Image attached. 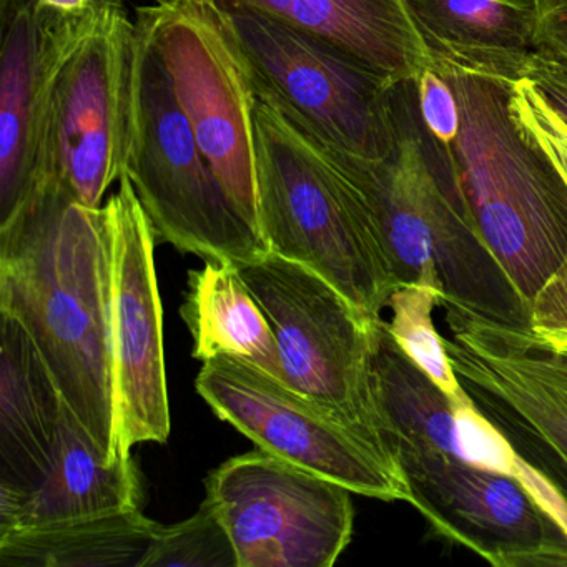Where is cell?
<instances>
[{"label":"cell","instance_id":"obj_24","mask_svg":"<svg viewBox=\"0 0 567 567\" xmlns=\"http://www.w3.org/2000/svg\"><path fill=\"white\" fill-rule=\"evenodd\" d=\"M441 307V293L424 285L398 287L388 301L391 321H388L401 350L447 394L451 403H471V396L454 373L447 357L446 341L434 327V308Z\"/></svg>","mask_w":567,"mask_h":567},{"label":"cell","instance_id":"obj_21","mask_svg":"<svg viewBox=\"0 0 567 567\" xmlns=\"http://www.w3.org/2000/svg\"><path fill=\"white\" fill-rule=\"evenodd\" d=\"M373 333L374 393L393 456L396 444L403 443L436 447L461 460L456 406L401 350L383 317L374 321Z\"/></svg>","mask_w":567,"mask_h":567},{"label":"cell","instance_id":"obj_26","mask_svg":"<svg viewBox=\"0 0 567 567\" xmlns=\"http://www.w3.org/2000/svg\"><path fill=\"white\" fill-rule=\"evenodd\" d=\"M414 85H416L417 109H420L424 128L440 145L441 151H451L461 124L456 92L433 64L421 72Z\"/></svg>","mask_w":567,"mask_h":567},{"label":"cell","instance_id":"obj_13","mask_svg":"<svg viewBox=\"0 0 567 567\" xmlns=\"http://www.w3.org/2000/svg\"><path fill=\"white\" fill-rule=\"evenodd\" d=\"M104 210L111 281L112 351L117 396L118 453L171 436L162 301L155 271L154 227L131 178Z\"/></svg>","mask_w":567,"mask_h":567},{"label":"cell","instance_id":"obj_12","mask_svg":"<svg viewBox=\"0 0 567 567\" xmlns=\"http://www.w3.org/2000/svg\"><path fill=\"white\" fill-rule=\"evenodd\" d=\"M394 457L437 536L494 567H567V530L516 477L436 447L400 443Z\"/></svg>","mask_w":567,"mask_h":567},{"label":"cell","instance_id":"obj_14","mask_svg":"<svg viewBox=\"0 0 567 567\" xmlns=\"http://www.w3.org/2000/svg\"><path fill=\"white\" fill-rule=\"evenodd\" d=\"M447 357L481 413L567 503V390L527 350L519 327L450 305Z\"/></svg>","mask_w":567,"mask_h":567},{"label":"cell","instance_id":"obj_22","mask_svg":"<svg viewBox=\"0 0 567 567\" xmlns=\"http://www.w3.org/2000/svg\"><path fill=\"white\" fill-rule=\"evenodd\" d=\"M430 52L527 55L537 51L534 0H408Z\"/></svg>","mask_w":567,"mask_h":567},{"label":"cell","instance_id":"obj_2","mask_svg":"<svg viewBox=\"0 0 567 567\" xmlns=\"http://www.w3.org/2000/svg\"><path fill=\"white\" fill-rule=\"evenodd\" d=\"M430 55L460 102V132L444 154L474 224L530 308L567 258V181L511 115V92L529 55Z\"/></svg>","mask_w":567,"mask_h":567},{"label":"cell","instance_id":"obj_6","mask_svg":"<svg viewBox=\"0 0 567 567\" xmlns=\"http://www.w3.org/2000/svg\"><path fill=\"white\" fill-rule=\"evenodd\" d=\"M258 94L344 157L380 164L396 147V82L237 0H218Z\"/></svg>","mask_w":567,"mask_h":567},{"label":"cell","instance_id":"obj_30","mask_svg":"<svg viewBox=\"0 0 567 567\" xmlns=\"http://www.w3.org/2000/svg\"><path fill=\"white\" fill-rule=\"evenodd\" d=\"M89 0H39L42 8L51 9L55 12H74L84 8Z\"/></svg>","mask_w":567,"mask_h":567},{"label":"cell","instance_id":"obj_27","mask_svg":"<svg viewBox=\"0 0 567 567\" xmlns=\"http://www.w3.org/2000/svg\"><path fill=\"white\" fill-rule=\"evenodd\" d=\"M523 79L537 89L544 101L567 124V59L533 52L524 62Z\"/></svg>","mask_w":567,"mask_h":567},{"label":"cell","instance_id":"obj_31","mask_svg":"<svg viewBox=\"0 0 567 567\" xmlns=\"http://www.w3.org/2000/svg\"><path fill=\"white\" fill-rule=\"evenodd\" d=\"M519 333H520V337H523L524 343H526L527 350L530 351V354H533V357L536 358V360L539 361V363L543 364V367L546 368V370L549 371L550 374H554V377H556L557 380H559L560 383H563V386L566 388V390H567V377H566V374L557 373L556 370H553V368H550L549 364L544 363V361L540 360L539 357H537L536 351H534V348L530 347L529 340H527V330H526V328H524V330H523V328H519Z\"/></svg>","mask_w":567,"mask_h":567},{"label":"cell","instance_id":"obj_15","mask_svg":"<svg viewBox=\"0 0 567 567\" xmlns=\"http://www.w3.org/2000/svg\"><path fill=\"white\" fill-rule=\"evenodd\" d=\"M0 227L44 187L45 21L39 0H0Z\"/></svg>","mask_w":567,"mask_h":567},{"label":"cell","instance_id":"obj_18","mask_svg":"<svg viewBox=\"0 0 567 567\" xmlns=\"http://www.w3.org/2000/svg\"><path fill=\"white\" fill-rule=\"evenodd\" d=\"M0 315V484L29 493L48 473L65 400L28 331Z\"/></svg>","mask_w":567,"mask_h":567},{"label":"cell","instance_id":"obj_1","mask_svg":"<svg viewBox=\"0 0 567 567\" xmlns=\"http://www.w3.org/2000/svg\"><path fill=\"white\" fill-rule=\"evenodd\" d=\"M0 313L18 320L109 461L118 453L104 210L48 184L0 227Z\"/></svg>","mask_w":567,"mask_h":567},{"label":"cell","instance_id":"obj_11","mask_svg":"<svg viewBox=\"0 0 567 567\" xmlns=\"http://www.w3.org/2000/svg\"><path fill=\"white\" fill-rule=\"evenodd\" d=\"M205 491L238 567H331L353 537L348 487L261 447L215 467Z\"/></svg>","mask_w":567,"mask_h":567},{"label":"cell","instance_id":"obj_9","mask_svg":"<svg viewBox=\"0 0 567 567\" xmlns=\"http://www.w3.org/2000/svg\"><path fill=\"white\" fill-rule=\"evenodd\" d=\"M238 270L274 330L287 386L391 453L374 393L377 320L310 268L270 251Z\"/></svg>","mask_w":567,"mask_h":567},{"label":"cell","instance_id":"obj_20","mask_svg":"<svg viewBox=\"0 0 567 567\" xmlns=\"http://www.w3.org/2000/svg\"><path fill=\"white\" fill-rule=\"evenodd\" d=\"M161 524L141 509L0 534L4 567H141Z\"/></svg>","mask_w":567,"mask_h":567},{"label":"cell","instance_id":"obj_19","mask_svg":"<svg viewBox=\"0 0 567 567\" xmlns=\"http://www.w3.org/2000/svg\"><path fill=\"white\" fill-rule=\"evenodd\" d=\"M181 315L194 340L195 360L240 361L285 383L274 330L238 265L207 260L188 271Z\"/></svg>","mask_w":567,"mask_h":567},{"label":"cell","instance_id":"obj_32","mask_svg":"<svg viewBox=\"0 0 567 567\" xmlns=\"http://www.w3.org/2000/svg\"><path fill=\"white\" fill-rule=\"evenodd\" d=\"M550 350H553V348H550ZM556 351H567V348H560V350H556Z\"/></svg>","mask_w":567,"mask_h":567},{"label":"cell","instance_id":"obj_16","mask_svg":"<svg viewBox=\"0 0 567 567\" xmlns=\"http://www.w3.org/2000/svg\"><path fill=\"white\" fill-rule=\"evenodd\" d=\"M141 471L134 457L109 461L65 403L48 473L34 489L0 484V534L59 520L141 509Z\"/></svg>","mask_w":567,"mask_h":567},{"label":"cell","instance_id":"obj_23","mask_svg":"<svg viewBox=\"0 0 567 567\" xmlns=\"http://www.w3.org/2000/svg\"><path fill=\"white\" fill-rule=\"evenodd\" d=\"M511 115L520 134L554 162L567 181V124L526 79L514 84ZM530 330L553 350L567 348V258L530 307Z\"/></svg>","mask_w":567,"mask_h":567},{"label":"cell","instance_id":"obj_3","mask_svg":"<svg viewBox=\"0 0 567 567\" xmlns=\"http://www.w3.org/2000/svg\"><path fill=\"white\" fill-rule=\"evenodd\" d=\"M396 147L380 164L337 154L380 221L398 285H424L441 307L509 327H530V308L474 224L447 155L424 128L414 81L394 95Z\"/></svg>","mask_w":567,"mask_h":567},{"label":"cell","instance_id":"obj_4","mask_svg":"<svg viewBox=\"0 0 567 567\" xmlns=\"http://www.w3.org/2000/svg\"><path fill=\"white\" fill-rule=\"evenodd\" d=\"M257 95L258 202L267 250L310 268L378 320L400 285L370 200L333 152Z\"/></svg>","mask_w":567,"mask_h":567},{"label":"cell","instance_id":"obj_17","mask_svg":"<svg viewBox=\"0 0 567 567\" xmlns=\"http://www.w3.org/2000/svg\"><path fill=\"white\" fill-rule=\"evenodd\" d=\"M401 84L431 64L408 0H237Z\"/></svg>","mask_w":567,"mask_h":567},{"label":"cell","instance_id":"obj_29","mask_svg":"<svg viewBox=\"0 0 567 567\" xmlns=\"http://www.w3.org/2000/svg\"><path fill=\"white\" fill-rule=\"evenodd\" d=\"M537 353L543 358L544 363L549 364L557 373L566 374L567 377V351L550 350V348H537Z\"/></svg>","mask_w":567,"mask_h":567},{"label":"cell","instance_id":"obj_5","mask_svg":"<svg viewBox=\"0 0 567 567\" xmlns=\"http://www.w3.org/2000/svg\"><path fill=\"white\" fill-rule=\"evenodd\" d=\"M42 11L44 185L58 184L85 207L101 208L131 157L141 28L122 0Z\"/></svg>","mask_w":567,"mask_h":567},{"label":"cell","instance_id":"obj_28","mask_svg":"<svg viewBox=\"0 0 567 567\" xmlns=\"http://www.w3.org/2000/svg\"><path fill=\"white\" fill-rule=\"evenodd\" d=\"M537 51L567 59V0H534Z\"/></svg>","mask_w":567,"mask_h":567},{"label":"cell","instance_id":"obj_8","mask_svg":"<svg viewBox=\"0 0 567 567\" xmlns=\"http://www.w3.org/2000/svg\"><path fill=\"white\" fill-rule=\"evenodd\" d=\"M141 34L137 121L125 175L155 237L205 261L244 265L264 257L267 245L228 197L175 97L164 62L142 28Z\"/></svg>","mask_w":567,"mask_h":567},{"label":"cell","instance_id":"obj_25","mask_svg":"<svg viewBox=\"0 0 567 567\" xmlns=\"http://www.w3.org/2000/svg\"><path fill=\"white\" fill-rule=\"evenodd\" d=\"M141 567H238V559L217 507L205 497L194 516L161 524Z\"/></svg>","mask_w":567,"mask_h":567},{"label":"cell","instance_id":"obj_7","mask_svg":"<svg viewBox=\"0 0 567 567\" xmlns=\"http://www.w3.org/2000/svg\"><path fill=\"white\" fill-rule=\"evenodd\" d=\"M135 12L205 158L237 210L260 234L258 95L224 9L218 0H152Z\"/></svg>","mask_w":567,"mask_h":567},{"label":"cell","instance_id":"obj_10","mask_svg":"<svg viewBox=\"0 0 567 567\" xmlns=\"http://www.w3.org/2000/svg\"><path fill=\"white\" fill-rule=\"evenodd\" d=\"M198 394L258 447L374 499L406 501V477L390 451L317 401L240 361H205Z\"/></svg>","mask_w":567,"mask_h":567}]
</instances>
